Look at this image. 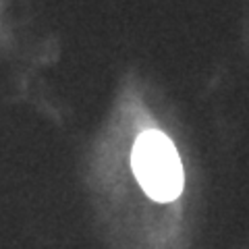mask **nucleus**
Instances as JSON below:
<instances>
[{"label": "nucleus", "mask_w": 249, "mask_h": 249, "mask_svg": "<svg viewBox=\"0 0 249 249\" xmlns=\"http://www.w3.org/2000/svg\"><path fill=\"white\" fill-rule=\"evenodd\" d=\"M133 175L154 201H175L183 191L185 173L175 143L166 133L147 129L135 139L131 152Z\"/></svg>", "instance_id": "1"}]
</instances>
